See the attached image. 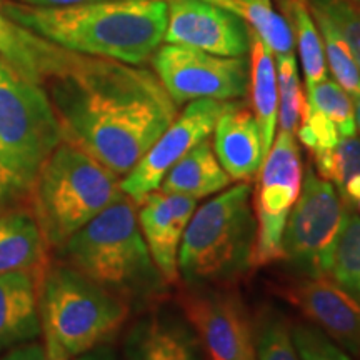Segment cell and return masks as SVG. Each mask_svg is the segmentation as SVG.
<instances>
[{
    "label": "cell",
    "mask_w": 360,
    "mask_h": 360,
    "mask_svg": "<svg viewBox=\"0 0 360 360\" xmlns=\"http://www.w3.org/2000/svg\"><path fill=\"white\" fill-rule=\"evenodd\" d=\"M299 141L304 147L309 148L310 154H317L322 150H330L337 146L340 135L337 132L335 124L326 114L317 110L305 98L302 114H300V124L297 127Z\"/></svg>",
    "instance_id": "cell-32"
},
{
    "label": "cell",
    "mask_w": 360,
    "mask_h": 360,
    "mask_svg": "<svg viewBox=\"0 0 360 360\" xmlns=\"http://www.w3.org/2000/svg\"><path fill=\"white\" fill-rule=\"evenodd\" d=\"M0 360H45V345L37 340L25 342L4 352Z\"/></svg>",
    "instance_id": "cell-34"
},
{
    "label": "cell",
    "mask_w": 360,
    "mask_h": 360,
    "mask_svg": "<svg viewBox=\"0 0 360 360\" xmlns=\"http://www.w3.org/2000/svg\"><path fill=\"white\" fill-rule=\"evenodd\" d=\"M0 6H2V0H0Z\"/></svg>",
    "instance_id": "cell-42"
},
{
    "label": "cell",
    "mask_w": 360,
    "mask_h": 360,
    "mask_svg": "<svg viewBox=\"0 0 360 360\" xmlns=\"http://www.w3.org/2000/svg\"><path fill=\"white\" fill-rule=\"evenodd\" d=\"M330 276L360 300V217L350 210L337 240Z\"/></svg>",
    "instance_id": "cell-25"
},
{
    "label": "cell",
    "mask_w": 360,
    "mask_h": 360,
    "mask_svg": "<svg viewBox=\"0 0 360 360\" xmlns=\"http://www.w3.org/2000/svg\"><path fill=\"white\" fill-rule=\"evenodd\" d=\"M180 304L210 360H257L255 330L237 294L214 285H191Z\"/></svg>",
    "instance_id": "cell-11"
},
{
    "label": "cell",
    "mask_w": 360,
    "mask_h": 360,
    "mask_svg": "<svg viewBox=\"0 0 360 360\" xmlns=\"http://www.w3.org/2000/svg\"><path fill=\"white\" fill-rule=\"evenodd\" d=\"M283 19L289 24L299 47L300 64L305 75V85L319 84L327 79V62L323 44L307 0H278Z\"/></svg>",
    "instance_id": "cell-23"
},
{
    "label": "cell",
    "mask_w": 360,
    "mask_h": 360,
    "mask_svg": "<svg viewBox=\"0 0 360 360\" xmlns=\"http://www.w3.org/2000/svg\"><path fill=\"white\" fill-rule=\"evenodd\" d=\"M314 17L327 22L349 47L360 69V11L352 0H307Z\"/></svg>",
    "instance_id": "cell-30"
},
{
    "label": "cell",
    "mask_w": 360,
    "mask_h": 360,
    "mask_svg": "<svg viewBox=\"0 0 360 360\" xmlns=\"http://www.w3.org/2000/svg\"><path fill=\"white\" fill-rule=\"evenodd\" d=\"M229 102L214 98H199L188 103L182 114L164 130L152 143L142 159L134 165L120 188L134 204H141L150 192L160 187L162 180L191 148L214 132L219 117L227 109Z\"/></svg>",
    "instance_id": "cell-12"
},
{
    "label": "cell",
    "mask_w": 360,
    "mask_h": 360,
    "mask_svg": "<svg viewBox=\"0 0 360 360\" xmlns=\"http://www.w3.org/2000/svg\"><path fill=\"white\" fill-rule=\"evenodd\" d=\"M20 4L34 7H65L79 6V4H94V2H112V0H19Z\"/></svg>",
    "instance_id": "cell-36"
},
{
    "label": "cell",
    "mask_w": 360,
    "mask_h": 360,
    "mask_svg": "<svg viewBox=\"0 0 360 360\" xmlns=\"http://www.w3.org/2000/svg\"><path fill=\"white\" fill-rule=\"evenodd\" d=\"M238 15L276 56L294 52V35L287 20L272 7V0H242Z\"/></svg>",
    "instance_id": "cell-24"
},
{
    "label": "cell",
    "mask_w": 360,
    "mask_h": 360,
    "mask_svg": "<svg viewBox=\"0 0 360 360\" xmlns=\"http://www.w3.org/2000/svg\"><path fill=\"white\" fill-rule=\"evenodd\" d=\"M250 97L255 120L259 124L262 152L267 157L278 124V85L276 57L254 30L250 29Z\"/></svg>",
    "instance_id": "cell-22"
},
{
    "label": "cell",
    "mask_w": 360,
    "mask_h": 360,
    "mask_svg": "<svg viewBox=\"0 0 360 360\" xmlns=\"http://www.w3.org/2000/svg\"><path fill=\"white\" fill-rule=\"evenodd\" d=\"M40 277L34 272L0 276V355L42 335Z\"/></svg>",
    "instance_id": "cell-18"
},
{
    "label": "cell",
    "mask_w": 360,
    "mask_h": 360,
    "mask_svg": "<svg viewBox=\"0 0 360 360\" xmlns=\"http://www.w3.org/2000/svg\"><path fill=\"white\" fill-rule=\"evenodd\" d=\"M125 360H197V345L186 323L170 315H148L125 339Z\"/></svg>",
    "instance_id": "cell-19"
},
{
    "label": "cell",
    "mask_w": 360,
    "mask_h": 360,
    "mask_svg": "<svg viewBox=\"0 0 360 360\" xmlns=\"http://www.w3.org/2000/svg\"><path fill=\"white\" fill-rule=\"evenodd\" d=\"M64 141L127 175L177 117L155 72L74 53L69 65L45 82Z\"/></svg>",
    "instance_id": "cell-1"
},
{
    "label": "cell",
    "mask_w": 360,
    "mask_h": 360,
    "mask_svg": "<svg viewBox=\"0 0 360 360\" xmlns=\"http://www.w3.org/2000/svg\"><path fill=\"white\" fill-rule=\"evenodd\" d=\"M287 299L337 345L360 357V300L334 278L304 277L287 290Z\"/></svg>",
    "instance_id": "cell-14"
},
{
    "label": "cell",
    "mask_w": 360,
    "mask_h": 360,
    "mask_svg": "<svg viewBox=\"0 0 360 360\" xmlns=\"http://www.w3.org/2000/svg\"><path fill=\"white\" fill-rule=\"evenodd\" d=\"M231 182L232 179L220 165L212 143L205 139L191 148L169 170V174L162 180L160 191L165 193H180L199 200L222 192Z\"/></svg>",
    "instance_id": "cell-21"
},
{
    "label": "cell",
    "mask_w": 360,
    "mask_h": 360,
    "mask_svg": "<svg viewBox=\"0 0 360 360\" xmlns=\"http://www.w3.org/2000/svg\"><path fill=\"white\" fill-rule=\"evenodd\" d=\"M257 360H300L290 327L277 312H265L255 330Z\"/></svg>",
    "instance_id": "cell-31"
},
{
    "label": "cell",
    "mask_w": 360,
    "mask_h": 360,
    "mask_svg": "<svg viewBox=\"0 0 360 360\" xmlns=\"http://www.w3.org/2000/svg\"><path fill=\"white\" fill-rule=\"evenodd\" d=\"M352 2H360V0H352Z\"/></svg>",
    "instance_id": "cell-40"
},
{
    "label": "cell",
    "mask_w": 360,
    "mask_h": 360,
    "mask_svg": "<svg viewBox=\"0 0 360 360\" xmlns=\"http://www.w3.org/2000/svg\"><path fill=\"white\" fill-rule=\"evenodd\" d=\"M137 205H141L139 225L157 269L167 283L177 282L180 242L195 212L197 200L157 188Z\"/></svg>",
    "instance_id": "cell-15"
},
{
    "label": "cell",
    "mask_w": 360,
    "mask_h": 360,
    "mask_svg": "<svg viewBox=\"0 0 360 360\" xmlns=\"http://www.w3.org/2000/svg\"><path fill=\"white\" fill-rule=\"evenodd\" d=\"M67 264L120 299L147 300L165 290L127 195L102 210L60 247Z\"/></svg>",
    "instance_id": "cell-3"
},
{
    "label": "cell",
    "mask_w": 360,
    "mask_h": 360,
    "mask_svg": "<svg viewBox=\"0 0 360 360\" xmlns=\"http://www.w3.org/2000/svg\"><path fill=\"white\" fill-rule=\"evenodd\" d=\"M45 250L47 242L34 212L22 207L0 212V276L11 272H44L47 267Z\"/></svg>",
    "instance_id": "cell-20"
},
{
    "label": "cell",
    "mask_w": 360,
    "mask_h": 360,
    "mask_svg": "<svg viewBox=\"0 0 360 360\" xmlns=\"http://www.w3.org/2000/svg\"><path fill=\"white\" fill-rule=\"evenodd\" d=\"M354 4H355V7H357L359 11H360V2H354Z\"/></svg>",
    "instance_id": "cell-39"
},
{
    "label": "cell",
    "mask_w": 360,
    "mask_h": 360,
    "mask_svg": "<svg viewBox=\"0 0 360 360\" xmlns=\"http://www.w3.org/2000/svg\"><path fill=\"white\" fill-rule=\"evenodd\" d=\"M305 98L335 124L340 137H349L357 132L352 98L335 80L327 77L319 84L307 85Z\"/></svg>",
    "instance_id": "cell-28"
},
{
    "label": "cell",
    "mask_w": 360,
    "mask_h": 360,
    "mask_svg": "<svg viewBox=\"0 0 360 360\" xmlns=\"http://www.w3.org/2000/svg\"><path fill=\"white\" fill-rule=\"evenodd\" d=\"M64 132L44 85L29 82L0 60V212L32 195Z\"/></svg>",
    "instance_id": "cell-4"
},
{
    "label": "cell",
    "mask_w": 360,
    "mask_h": 360,
    "mask_svg": "<svg viewBox=\"0 0 360 360\" xmlns=\"http://www.w3.org/2000/svg\"><path fill=\"white\" fill-rule=\"evenodd\" d=\"M314 20L317 24L319 32H321L326 62L332 75H334L335 82L350 97L360 96V69L349 47L326 20L321 19V17H314Z\"/></svg>",
    "instance_id": "cell-29"
},
{
    "label": "cell",
    "mask_w": 360,
    "mask_h": 360,
    "mask_svg": "<svg viewBox=\"0 0 360 360\" xmlns=\"http://www.w3.org/2000/svg\"><path fill=\"white\" fill-rule=\"evenodd\" d=\"M276 69L278 85V124H281V130L294 134L300 124V114L305 103L294 52L276 56Z\"/></svg>",
    "instance_id": "cell-27"
},
{
    "label": "cell",
    "mask_w": 360,
    "mask_h": 360,
    "mask_svg": "<svg viewBox=\"0 0 360 360\" xmlns=\"http://www.w3.org/2000/svg\"><path fill=\"white\" fill-rule=\"evenodd\" d=\"M357 205H359V209H360V200H359V204H357Z\"/></svg>",
    "instance_id": "cell-41"
},
{
    "label": "cell",
    "mask_w": 360,
    "mask_h": 360,
    "mask_svg": "<svg viewBox=\"0 0 360 360\" xmlns=\"http://www.w3.org/2000/svg\"><path fill=\"white\" fill-rule=\"evenodd\" d=\"M74 53L19 25L0 11V60L22 79L45 85L69 65Z\"/></svg>",
    "instance_id": "cell-17"
},
{
    "label": "cell",
    "mask_w": 360,
    "mask_h": 360,
    "mask_svg": "<svg viewBox=\"0 0 360 360\" xmlns=\"http://www.w3.org/2000/svg\"><path fill=\"white\" fill-rule=\"evenodd\" d=\"M75 360H119V357H117L115 350L112 349L110 345L102 344L87 350V352L77 355Z\"/></svg>",
    "instance_id": "cell-37"
},
{
    "label": "cell",
    "mask_w": 360,
    "mask_h": 360,
    "mask_svg": "<svg viewBox=\"0 0 360 360\" xmlns=\"http://www.w3.org/2000/svg\"><path fill=\"white\" fill-rule=\"evenodd\" d=\"M122 195L119 175L64 141L44 164L30 199L47 247L60 249Z\"/></svg>",
    "instance_id": "cell-6"
},
{
    "label": "cell",
    "mask_w": 360,
    "mask_h": 360,
    "mask_svg": "<svg viewBox=\"0 0 360 360\" xmlns=\"http://www.w3.org/2000/svg\"><path fill=\"white\" fill-rule=\"evenodd\" d=\"M42 335H44V345H45V360H70L69 352L62 347V344L57 340V337L44 326H42Z\"/></svg>",
    "instance_id": "cell-35"
},
{
    "label": "cell",
    "mask_w": 360,
    "mask_h": 360,
    "mask_svg": "<svg viewBox=\"0 0 360 360\" xmlns=\"http://www.w3.org/2000/svg\"><path fill=\"white\" fill-rule=\"evenodd\" d=\"M250 199V186L240 182L195 209L179 249V276L187 285H219L252 267L257 222Z\"/></svg>",
    "instance_id": "cell-5"
},
{
    "label": "cell",
    "mask_w": 360,
    "mask_h": 360,
    "mask_svg": "<svg viewBox=\"0 0 360 360\" xmlns=\"http://www.w3.org/2000/svg\"><path fill=\"white\" fill-rule=\"evenodd\" d=\"M290 334L300 360H352L340 345L312 323H295L290 327Z\"/></svg>",
    "instance_id": "cell-33"
},
{
    "label": "cell",
    "mask_w": 360,
    "mask_h": 360,
    "mask_svg": "<svg viewBox=\"0 0 360 360\" xmlns=\"http://www.w3.org/2000/svg\"><path fill=\"white\" fill-rule=\"evenodd\" d=\"M40 315L70 357L87 352L119 330L129 305L69 264L47 265L40 277Z\"/></svg>",
    "instance_id": "cell-7"
},
{
    "label": "cell",
    "mask_w": 360,
    "mask_h": 360,
    "mask_svg": "<svg viewBox=\"0 0 360 360\" xmlns=\"http://www.w3.org/2000/svg\"><path fill=\"white\" fill-rule=\"evenodd\" d=\"M214 152L232 180H250L264 162L262 139L254 112L231 102L215 124Z\"/></svg>",
    "instance_id": "cell-16"
},
{
    "label": "cell",
    "mask_w": 360,
    "mask_h": 360,
    "mask_svg": "<svg viewBox=\"0 0 360 360\" xmlns=\"http://www.w3.org/2000/svg\"><path fill=\"white\" fill-rule=\"evenodd\" d=\"M349 209L335 187L307 169L282 237V259L302 277L330 276L337 240Z\"/></svg>",
    "instance_id": "cell-8"
},
{
    "label": "cell",
    "mask_w": 360,
    "mask_h": 360,
    "mask_svg": "<svg viewBox=\"0 0 360 360\" xmlns=\"http://www.w3.org/2000/svg\"><path fill=\"white\" fill-rule=\"evenodd\" d=\"M155 75L175 105L199 98L232 101L249 92L245 57H220L186 45H160L152 56Z\"/></svg>",
    "instance_id": "cell-9"
},
{
    "label": "cell",
    "mask_w": 360,
    "mask_h": 360,
    "mask_svg": "<svg viewBox=\"0 0 360 360\" xmlns=\"http://www.w3.org/2000/svg\"><path fill=\"white\" fill-rule=\"evenodd\" d=\"M302 160L294 134L281 130L260 165L255 195L257 237L252 265L282 259V237L292 207L302 188Z\"/></svg>",
    "instance_id": "cell-10"
},
{
    "label": "cell",
    "mask_w": 360,
    "mask_h": 360,
    "mask_svg": "<svg viewBox=\"0 0 360 360\" xmlns=\"http://www.w3.org/2000/svg\"><path fill=\"white\" fill-rule=\"evenodd\" d=\"M319 177L328 180L342 195L350 182L360 179V137H340L330 150L314 154Z\"/></svg>",
    "instance_id": "cell-26"
},
{
    "label": "cell",
    "mask_w": 360,
    "mask_h": 360,
    "mask_svg": "<svg viewBox=\"0 0 360 360\" xmlns=\"http://www.w3.org/2000/svg\"><path fill=\"white\" fill-rule=\"evenodd\" d=\"M164 40L220 57H245L250 27L238 13L210 0H167Z\"/></svg>",
    "instance_id": "cell-13"
},
{
    "label": "cell",
    "mask_w": 360,
    "mask_h": 360,
    "mask_svg": "<svg viewBox=\"0 0 360 360\" xmlns=\"http://www.w3.org/2000/svg\"><path fill=\"white\" fill-rule=\"evenodd\" d=\"M352 103H354V117H355V125L360 130V96L352 97Z\"/></svg>",
    "instance_id": "cell-38"
},
{
    "label": "cell",
    "mask_w": 360,
    "mask_h": 360,
    "mask_svg": "<svg viewBox=\"0 0 360 360\" xmlns=\"http://www.w3.org/2000/svg\"><path fill=\"white\" fill-rule=\"evenodd\" d=\"M8 19L65 51L141 65L164 42L167 0H112L65 7L0 6Z\"/></svg>",
    "instance_id": "cell-2"
}]
</instances>
